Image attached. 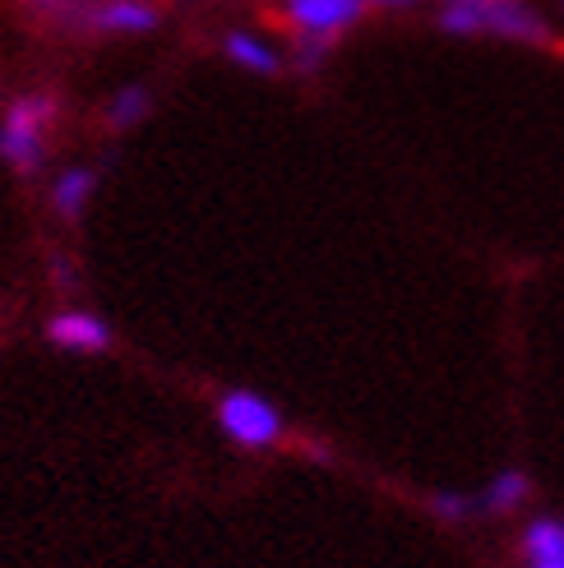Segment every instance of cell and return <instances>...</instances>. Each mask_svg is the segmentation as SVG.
I'll return each instance as SVG.
<instances>
[{"instance_id":"cell-17","label":"cell","mask_w":564,"mask_h":568,"mask_svg":"<svg viewBox=\"0 0 564 568\" xmlns=\"http://www.w3.org/2000/svg\"><path fill=\"white\" fill-rule=\"evenodd\" d=\"M560 10H564V0H560Z\"/></svg>"},{"instance_id":"cell-15","label":"cell","mask_w":564,"mask_h":568,"mask_svg":"<svg viewBox=\"0 0 564 568\" xmlns=\"http://www.w3.org/2000/svg\"><path fill=\"white\" fill-rule=\"evenodd\" d=\"M33 6H42V10H56V6H61V0H33Z\"/></svg>"},{"instance_id":"cell-1","label":"cell","mask_w":564,"mask_h":568,"mask_svg":"<svg viewBox=\"0 0 564 568\" xmlns=\"http://www.w3.org/2000/svg\"><path fill=\"white\" fill-rule=\"evenodd\" d=\"M435 23L454 38H510L523 47H555L551 23L523 0H440Z\"/></svg>"},{"instance_id":"cell-16","label":"cell","mask_w":564,"mask_h":568,"mask_svg":"<svg viewBox=\"0 0 564 568\" xmlns=\"http://www.w3.org/2000/svg\"><path fill=\"white\" fill-rule=\"evenodd\" d=\"M532 568H564V564H532Z\"/></svg>"},{"instance_id":"cell-8","label":"cell","mask_w":564,"mask_h":568,"mask_svg":"<svg viewBox=\"0 0 564 568\" xmlns=\"http://www.w3.org/2000/svg\"><path fill=\"white\" fill-rule=\"evenodd\" d=\"M527 495H532V476L523 467H504L486 480V490L476 495V508H482L486 518H504V514H514Z\"/></svg>"},{"instance_id":"cell-4","label":"cell","mask_w":564,"mask_h":568,"mask_svg":"<svg viewBox=\"0 0 564 568\" xmlns=\"http://www.w3.org/2000/svg\"><path fill=\"white\" fill-rule=\"evenodd\" d=\"M365 0H282V14L296 23L301 38H320L338 47V38L365 19Z\"/></svg>"},{"instance_id":"cell-2","label":"cell","mask_w":564,"mask_h":568,"mask_svg":"<svg viewBox=\"0 0 564 568\" xmlns=\"http://www.w3.org/2000/svg\"><path fill=\"white\" fill-rule=\"evenodd\" d=\"M56 116H61V102L51 93L14 98L6 106V121H0V158H6V166H14L19 176H38L47 162V134Z\"/></svg>"},{"instance_id":"cell-11","label":"cell","mask_w":564,"mask_h":568,"mask_svg":"<svg viewBox=\"0 0 564 568\" xmlns=\"http://www.w3.org/2000/svg\"><path fill=\"white\" fill-rule=\"evenodd\" d=\"M527 564H564V518H532L523 527Z\"/></svg>"},{"instance_id":"cell-12","label":"cell","mask_w":564,"mask_h":568,"mask_svg":"<svg viewBox=\"0 0 564 568\" xmlns=\"http://www.w3.org/2000/svg\"><path fill=\"white\" fill-rule=\"evenodd\" d=\"M431 514L440 518V523H454V527H463V523H472L482 508H476V495H435L431 499Z\"/></svg>"},{"instance_id":"cell-14","label":"cell","mask_w":564,"mask_h":568,"mask_svg":"<svg viewBox=\"0 0 564 568\" xmlns=\"http://www.w3.org/2000/svg\"><path fill=\"white\" fill-rule=\"evenodd\" d=\"M365 6H380V10H412L416 0H365Z\"/></svg>"},{"instance_id":"cell-7","label":"cell","mask_w":564,"mask_h":568,"mask_svg":"<svg viewBox=\"0 0 564 568\" xmlns=\"http://www.w3.org/2000/svg\"><path fill=\"white\" fill-rule=\"evenodd\" d=\"M93 194H98V166H66L47 190L56 217H66V222H79Z\"/></svg>"},{"instance_id":"cell-13","label":"cell","mask_w":564,"mask_h":568,"mask_svg":"<svg viewBox=\"0 0 564 568\" xmlns=\"http://www.w3.org/2000/svg\"><path fill=\"white\" fill-rule=\"evenodd\" d=\"M333 47L329 42H320V38H296V51H292V70L296 74H315L320 65H324V55H329Z\"/></svg>"},{"instance_id":"cell-9","label":"cell","mask_w":564,"mask_h":568,"mask_svg":"<svg viewBox=\"0 0 564 568\" xmlns=\"http://www.w3.org/2000/svg\"><path fill=\"white\" fill-rule=\"evenodd\" d=\"M149 111H153V93L144 89V83H125V89H117L107 98L102 125L107 130H134L139 121H149Z\"/></svg>"},{"instance_id":"cell-5","label":"cell","mask_w":564,"mask_h":568,"mask_svg":"<svg viewBox=\"0 0 564 568\" xmlns=\"http://www.w3.org/2000/svg\"><path fill=\"white\" fill-rule=\"evenodd\" d=\"M83 23H89L93 33L134 38V33H153L162 23V10H153L149 0H102V6H83Z\"/></svg>"},{"instance_id":"cell-3","label":"cell","mask_w":564,"mask_h":568,"mask_svg":"<svg viewBox=\"0 0 564 568\" xmlns=\"http://www.w3.org/2000/svg\"><path fill=\"white\" fill-rule=\"evenodd\" d=\"M218 430L245 453H264L288 435V416L255 388H228L218 397Z\"/></svg>"},{"instance_id":"cell-6","label":"cell","mask_w":564,"mask_h":568,"mask_svg":"<svg viewBox=\"0 0 564 568\" xmlns=\"http://www.w3.org/2000/svg\"><path fill=\"white\" fill-rule=\"evenodd\" d=\"M47 343L61 347V352L93 356V352H107L111 347V328L98 315H89V310H61V315L47 320Z\"/></svg>"},{"instance_id":"cell-10","label":"cell","mask_w":564,"mask_h":568,"mask_svg":"<svg viewBox=\"0 0 564 568\" xmlns=\"http://www.w3.org/2000/svg\"><path fill=\"white\" fill-rule=\"evenodd\" d=\"M222 55H228L232 65L250 70V74H278L282 70L278 51L264 38H255V33H228V38H222Z\"/></svg>"}]
</instances>
